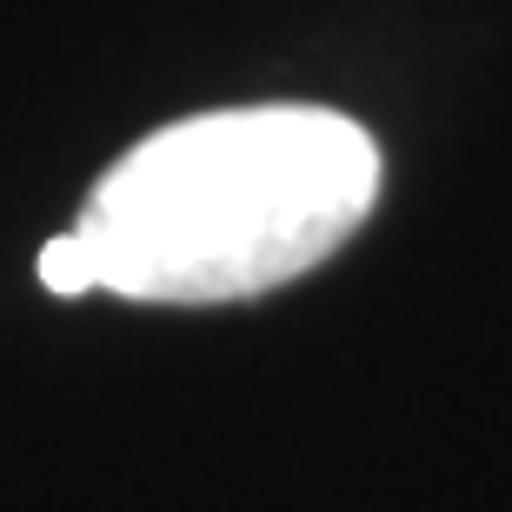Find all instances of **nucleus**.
Here are the masks:
<instances>
[{"mask_svg": "<svg viewBox=\"0 0 512 512\" xmlns=\"http://www.w3.org/2000/svg\"><path fill=\"white\" fill-rule=\"evenodd\" d=\"M380 200V147L333 107H220L133 140L94 180L74 240L94 293L227 306L313 273Z\"/></svg>", "mask_w": 512, "mask_h": 512, "instance_id": "obj_1", "label": "nucleus"}, {"mask_svg": "<svg viewBox=\"0 0 512 512\" xmlns=\"http://www.w3.org/2000/svg\"><path fill=\"white\" fill-rule=\"evenodd\" d=\"M40 286L60 293V300H80V293H94V266L80 253L74 233H54L47 247H40Z\"/></svg>", "mask_w": 512, "mask_h": 512, "instance_id": "obj_2", "label": "nucleus"}]
</instances>
